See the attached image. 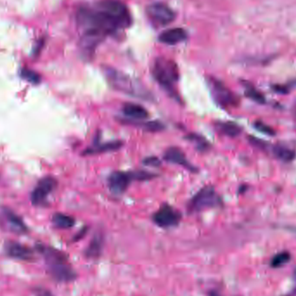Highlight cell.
Listing matches in <instances>:
<instances>
[{
  "label": "cell",
  "mask_w": 296,
  "mask_h": 296,
  "mask_svg": "<svg viewBox=\"0 0 296 296\" xmlns=\"http://www.w3.org/2000/svg\"><path fill=\"white\" fill-rule=\"evenodd\" d=\"M182 215L169 205H164L153 216V221L160 228H171L179 224Z\"/></svg>",
  "instance_id": "8"
},
{
  "label": "cell",
  "mask_w": 296,
  "mask_h": 296,
  "mask_svg": "<svg viewBox=\"0 0 296 296\" xmlns=\"http://www.w3.org/2000/svg\"><path fill=\"white\" fill-rule=\"evenodd\" d=\"M273 153L276 158L283 162H291L296 158V153L293 150L282 146H276L273 147Z\"/></svg>",
  "instance_id": "20"
},
{
  "label": "cell",
  "mask_w": 296,
  "mask_h": 296,
  "mask_svg": "<svg viewBox=\"0 0 296 296\" xmlns=\"http://www.w3.org/2000/svg\"><path fill=\"white\" fill-rule=\"evenodd\" d=\"M272 90L274 92H276V94H287L289 93L290 91V88L288 87V85H280V84H275L273 85Z\"/></svg>",
  "instance_id": "29"
},
{
  "label": "cell",
  "mask_w": 296,
  "mask_h": 296,
  "mask_svg": "<svg viewBox=\"0 0 296 296\" xmlns=\"http://www.w3.org/2000/svg\"><path fill=\"white\" fill-rule=\"evenodd\" d=\"M253 126H254V128L257 130L258 132L262 133L264 135H270V136H275L276 135V133L275 129H273L271 126L266 125V124L261 122V121L256 120L253 124Z\"/></svg>",
  "instance_id": "26"
},
{
  "label": "cell",
  "mask_w": 296,
  "mask_h": 296,
  "mask_svg": "<svg viewBox=\"0 0 296 296\" xmlns=\"http://www.w3.org/2000/svg\"><path fill=\"white\" fill-rule=\"evenodd\" d=\"M209 296H220L219 293L215 292V291H211L209 293Z\"/></svg>",
  "instance_id": "32"
},
{
  "label": "cell",
  "mask_w": 296,
  "mask_h": 296,
  "mask_svg": "<svg viewBox=\"0 0 296 296\" xmlns=\"http://www.w3.org/2000/svg\"><path fill=\"white\" fill-rule=\"evenodd\" d=\"M104 238L101 232H97L92 238L88 248L86 249V257L89 259H96L100 256L103 251Z\"/></svg>",
  "instance_id": "16"
},
{
  "label": "cell",
  "mask_w": 296,
  "mask_h": 296,
  "mask_svg": "<svg viewBox=\"0 0 296 296\" xmlns=\"http://www.w3.org/2000/svg\"><path fill=\"white\" fill-rule=\"evenodd\" d=\"M4 215L10 229H12V232L19 233V234L25 233L27 232L26 225L24 224V221L18 217V215L15 214L14 212L9 210H5Z\"/></svg>",
  "instance_id": "17"
},
{
  "label": "cell",
  "mask_w": 296,
  "mask_h": 296,
  "mask_svg": "<svg viewBox=\"0 0 296 296\" xmlns=\"http://www.w3.org/2000/svg\"><path fill=\"white\" fill-rule=\"evenodd\" d=\"M215 126L218 132L231 138L238 137L243 131L240 126L232 121H217Z\"/></svg>",
  "instance_id": "19"
},
{
  "label": "cell",
  "mask_w": 296,
  "mask_h": 296,
  "mask_svg": "<svg viewBox=\"0 0 296 296\" xmlns=\"http://www.w3.org/2000/svg\"><path fill=\"white\" fill-rule=\"evenodd\" d=\"M21 77H23L27 82H29L31 84H39L41 82V77L39 74L35 71H30L28 69H24L21 71Z\"/></svg>",
  "instance_id": "25"
},
{
  "label": "cell",
  "mask_w": 296,
  "mask_h": 296,
  "mask_svg": "<svg viewBox=\"0 0 296 296\" xmlns=\"http://www.w3.org/2000/svg\"><path fill=\"white\" fill-rule=\"evenodd\" d=\"M164 159L166 161L173 164L178 165L182 168H185L186 170L190 171L191 173H196V169L193 165H191L188 160L185 153L179 147H169L165 151Z\"/></svg>",
  "instance_id": "11"
},
{
  "label": "cell",
  "mask_w": 296,
  "mask_h": 296,
  "mask_svg": "<svg viewBox=\"0 0 296 296\" xmlns=\"http://www.w3.org/2000/svg\"><path fill=\"white\" fill-rule=\"evenodd\" d=\"M85 232H86L85 229L81 231V232H80V233H78V234H77V237L75 238V240H78V239H81V238H82V237H83V235L85 234Z\"/></svg>",
  "instance_id": "31"
},
{
  "label": "cell",
  "mask_w": 296,
  "mask_h": 296,
  "mask_svg": "<svg viewBox=\"0 0 296 296\" xmlns=\"http://www.w3.org/2000/svg\"><path fill=\"white\" fill-rule=\"evenodd\" d=\"M244 94H245V96L248 97L250 100H252L253 102H255L258 104H265L266 103V98L264 94L251 86H247Z\"/></svg>",
  "instance_id": "23"
},
{
  "label": "cell",
  "mask_w": 296,
  "mask_h": 296,
  "mask_svg": "<svg viewBox=\"0 0 296 296\" xmlns=\"http://www.w3.org/2000/svg\"><path fill=\"white\" fill-rule=\"evenodd\" d=\"M294 110H295V114H296V105L294 106Z\"/></svg>",
  "instance_id": "33"
},
{
  "label": "cell",
  "mask_w": 296,
  "mask_h": 296,
  "mask_svg": "<svg viewBox=\"0 0 296 296\" xmlns=\"http://www.w3.org/2000/svg\"><path fill=\"white\" fill-rule=\"evenodd\" d=\"M123 146V142L121 141H109L106 143H101L100 137L97 135L96 138L94 139V143L90 147L83 152V154L87 156L96 155L101 153H109V152H115L120 149Z\"/></svg>",
  "instance_id": "12"
},
{
  "label": "cell",
  "mask_w": 296,
  "mask_h": 296,
  "mask_svg": "<svg viewBox=\"0 0 296 296\" xmlns=\"http://www.w3.org/2000/svg\"><path fill=\"white\" fill-rule=\"evenodd\" d=\"M147 14L156 25H168L175 18L173 10L163 3H153L147 6Z\"/></svg>",
  "instance_id": "9"
},
{
  "label": "cell",
  "mask_w": 296,
  "mask_h": 296,
  "mask_svg": "<svg viewBox=\"0 0 296 296\" xmlns=\"http://www.w3.org/2000/svg\"><path fill=\"white\" fill-rule=\"evenodd\" d=\"M115 18L123 29L132 24V17L127 6L120 0H102L95 5Z\"/></svg>",
  "instance_id": "7"
},
{
  "label": "cell",
  "mask_w": 296,
  "mask_h": 296,
  "mask_svg": "<svg viewBox=\"0 0 296 296\" xmlns=\"http://www.w3.org/2000/svg\"><path fill=\"white\" fill-rule=\"evenodd\" d=\"M248 141H249V143L252 145L253 147H255V148H258V149L265 151V150L268 149V147H269V145L265 141H261L260 139L254 137V136H249Z\"/></svg>",
  "instance_id": "27"
},
{
  "label": "cell",
  "mask_w": 296,
  "mask_h": 296,
  "mask_svg": "<svg viewBox=\"0 0 296 296\" xmlns=\"http://www.w3.org/2000/svg\"><path fill=\"white\" fill-rule=\"evenodd\" d=\"M37 249L43 255L47 265L48 272L53 279L59 282H71L77 278V273L65 253L44 244H39Z\"/></svg>",
  "instance_id": "2"
},
{
  "label": "cell",
  "mask_w": 296,
  "mask_h": 296,
  "mask_svg": "<svg viewBox=\"0 0 296 296\" xmlns=\"http://www.w3.org/2000/svg\"><path fill=\"white\" fill-rule=\"evenodd\" d=\"M187 39V32L182 28L167 29L159 35L158 41L168 45H175Z\"/></svg>",
  "instance_id": "14"
},
{
  "label": "cell",
  "mask_w": 296,
  "mask_h": 296,
  "mask_svg": "<svg viewBox=\"0 0 296 296\" xmlns=\"http://www.w3.org/2000/svg\"><path fill=\"white\" fill-rule=\"evenodd\" d=\"M35 296H55L50 291L43 288V287H39L38 289H36Z\"/></svg>",
  "instance_id": "30"
},
{
  "label": "cell",
  "mask_w": 296,
  "mask_h": 296,
  "mask_svg": "<svg viewBox=\"0 0 296 296\" xmlns=\"http://www.w3.org/2000/svg\"><path fill=\"white\" fill-rule=\"evenodd\" d=\"M186 139L188 141H191V143H193L196 149L200 152H206L211 147L208 141L198 134H190L186 136Z\"/></svg>",
  "instance_id": "22"
},
{
  "label": "cell",
  "mask_w": 296,
  "mask_h": 296,
  "mask_svg": "<svg viewBox=\"0 0 296 296\" xmlns=\"http://www.w3.org/2000/svg\"><path fill=\"white\" fill-rule=\"evenodd\" d=\"M222 200L215 188L206 185L198 191L188 204L190 212H200L209 208H215L222 205Z\"/></svg>",
  "instance_id": "5"
},
{
  "label": "cell",
  "mask_w": 296,
  "mask_h": 296,
  "mask_svg": "<svg viewBox=\"0 0 296 296\" xmlns=\"http://www.w3.org/2000/svg\"><path fill=\"white\" fill-rule=\"evenodd\" d=\"M122 113L128 120H145L149 117V113L147 109L136 103H125L122 107Z\"/></svg>",
  "instance_id": "15"
},
{
  "label": "cell",
  "mask_w": 296,
  "mask_h": 296,
  "mask_svg": "<svg viewBox=\"0 0 296 296\" xmlns=\"http://www.w3.org/2000/svg\"><path fill=\"white\" fill-rule=\"evenodd\" d=\"M5 250L10 257L18 259L21 261H30L34 258V253L31 249L16 242L6 243L5 245Z\"/></svg>",
  "instance_id": "13"
},
{
  "label": "cell",
  "mask_w": 296,
  "mask_h": 296,
  "mask_svg": "<svg viewBox=\"0 0 296 296\" xmlns=\"http://www.w3.org/2000/svg\"><path fill=\"white\" fill-rule=\"evenodd\" d=\"M207 84L215 103L220 108L224 109H234L239 105V98L220 80L210 77L207 78Z\"/></svg>",
  "instance_id": "4"
},
{
  "label": "cell",
  "mask_w": 296,
  "mask_h": 296,
  "mask_svg": "<svg viewBox=\"0 0 296 296\" xmlns=\"http://www.w3.org/2000/svg\"><path fill=\"white\" fill-rule=\"evenodd\" d=\"M126 124L132 125V126H139L141 128L144 129L147 132L157 133L160 132L164 130V124L161 123L158 120H149V121H145V120H132L128 119L122 120Z\"/></svg>",
  "instance_id": "18"
},
{
  "label": "cell",
  "mask_w": 296,
  "mask_h": 296,
  "mask_svg": "<svg viewBox=\"0 0 296 296\" xmlns=\"http://www.w3.org/2000/svg\"><path fill=\"white\" fill-rule=\"evenodd\" d=\"M146 173L144 171L135 172H122L115 171L109 175L108 186L109 190L115 195H121L127 190L129 185L134 180L145 181Z\"/></svg>",
  "instance_id": "6"
},
{
  "label": "cell",
  "mask_w": 296,
  "mask_h": 296,
  "mask_svg": "<svg viewBox=\"0 0 296 296\" xmlns=\"http://www.w3.org/2000/svg\"><path fill=\"white\" fill-rule=\"evenodd\" d=\"M143 164L146 165L147 167H152V168H158L161 165V161L159 158L154 156L147 157L143 160Z\"/></svg>",
  "instance_id": "28"
},
{
  "label": "cell",
  "mask_w": 296,
  "mask_h": 296,
  "mask_svg": "<svg viewBox=\"0 0 296 296\" xmlns=\"http://www.w3.org/2000/svg\"><path fill=\"white\" fill-rule=\"evenodd\" d=\"M57 185V181L53 177H44L39 182L38 185L36 186L34 191L31 193L30 200L33 205L39 206L44 203L49 195L56 189Z\"/></svg>",
  "instance_id": "10"
},
{
  "label": "cell",
  "mask_w": 296,
  "mask_h": 296,
  "mask_svg": "<svg viewBox=\"0 0 296 296\" xmlns=\"http://www.w3.org/2000/svg\"><path fill=\"white\" fill-rule=\"evenodd\" d=\"M291 255L287 251L284 252L279 253L277 255H275L271 260V266L273 268L281 267L282 265L287 264L290 261Z\"/></svg>",
  "instance_id": "24"
},
{
  "label": "cell",
  "mask_w": 296,
  "mask_h": 296,
  "mask_svg": "<svg viewBox=\"0 0 296 296\" xmlns=\"http://www.w3.org/2000/svg\"><path fill=\"white\" fill-rule=\"evenodd\" d=\"M53 223L60 229H70L72 228L76 221L73 217L62 213H56L53 216Z\"/></svg>",
  "instance_id": "21"
},
{
  "label": "cell",
  "mask_w": 296,
  "mask_h": 296,
  "mask_svg": "<svg viewBox=\"0 0 296 296\" xmlns=\"http://www.w3.org/2000/svg\"><path fill=\"white\" fill-rule=\"evenodd\" d=\"M102 70L107 82L115 90L140 100L156 103V97L153 92L141 81L108 65L103 66Z\"/></svg>",
  "instance_id": "1"
},
{
  "label": "cell",
  "mask_w": 296,
  "mask_h": 296,
  "mask_svg": "<svg viewBox=\"0 0 296 296\" xmlns=\"http://www.w3.org/2000/svg\"><path fill=\"white\" fill-rule=\"evenodd\" d=\"M152 73L154 80L168 95L173 100L181 103V97L176 88L179 80V68L176 62L163 56L157 57L153 62Z\"/></svg>",
  "instance_id": "3"
}]
</instances>
